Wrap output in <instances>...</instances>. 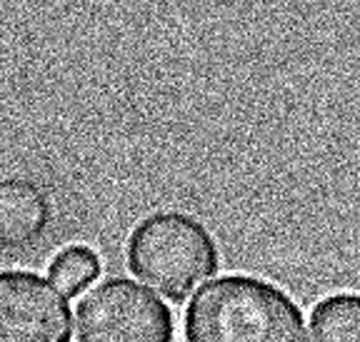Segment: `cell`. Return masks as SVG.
I'll return each instance as SVG.
<instances>
[{"label": "cell", "mask_w": 360, "mask_h": 342, "mask_svg": "<svg viewBox=\"0 0 360 342\" xmlns=\"http://www.w3.org/2000/svg\"><path fill=\"white\" fill-rule=\"evenodd\" d=\"M186 340L308 342L298 303L253 275H225L202 287L186 310Z\"/></svg>", "instance_id": "obj_1"}, {"label": "cell", "mask_w": 360, "mask_h": 342, "mask_svg": "<svg viewBox=\"0 0 360 342\" xmlns=\"http://www.w3.org/2000/svg\"><path fill=\"white\" fill-rule=\"evenodd\" d=\"M128 265L146 285L183 303L215 275L218 245L200 220L186 213L148 215L128 240Z\"/></svg>", "instance_id": "obj_2"}, {"label": "cell", "mask_w": 360, "mask_h": 342, "mask_svg": "<svg viewBox=\"0 0 360 342\" xmlns=\"http://www.w3.org/2000/svg\"><path fill=\"white\" fill-rule=\"evenodd\" d=\"M78 342H173L170 308L148 287L112 277L80 300L75 313Z\"/></svg>", "instance_id": "obj_3"}, {"label": "cell", "mask_w": 360, "mask_h": 342, "mask_svg": "<svg viewBox=\"0 0 360 342\" xmlns=\"http://www.w3.org/2000/svg\"><path fill=\"white\" fill-rule=\"evenodd\" d=\"M68 298L35 272H0V342H70Z\"/></svg>", "instance_id": "obj_4"}, {"label": "cell", "mask_w": 360, "mask_h": 342, "mask_svg": "<svg viewBox=\"0 0 360 342\" xmlns=\"http://www.w3.org/2000/svg\"><path fill=\"white\" fill-rule=\"evenodd\" d=\"M51 223V202L28 180L0 183V245L25 247L38 240Z\"/></svg>", "instance_id": "obj_5"}, {"label": "cell", "mask_w": 360, "mask_h": 342, "mask_svg": "<svg viewBox=\"0 0 360 342\" xmlns=\"http://www.w3.org/2000/svg\"><path fill=\"white\" fill-rule=\"evenodd\" d=\"M310 342H360V292H335L315 305Z\"/></svg>", "instance_id": "obj_6"}, {"label": "cell", "mask_w": 360, "mask_h": 342, "mask_svg": "<svg viewBox=\"0 0 360 342\" xmlns=\"http://www.w3.org/2000/svg\"><path fill=\"white\" fill-rule=\"evenodd\" d=\"M101 275V258L85 245H70L56 255L51 265V280L65 298H75Z\"/></svg>", "instance_id": "obj_7"}]
</instances>
